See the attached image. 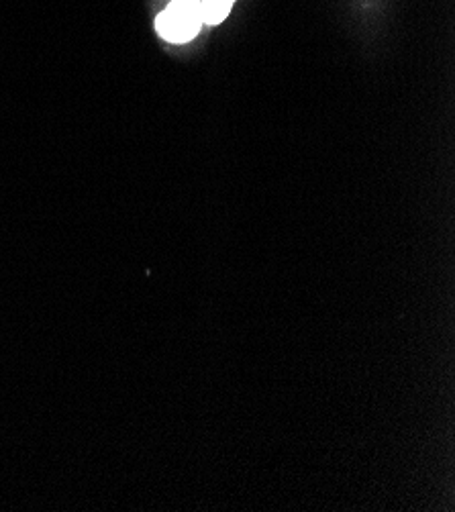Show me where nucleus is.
<instances>
[{
    "mask_svg": "<svg viewBox=\"0 0 455 512\" xmlns=\"http://www.w3.org/2000/svg\"><path fill=\"white\" fill-rule=\"evenodd\" d=\"M202 27L198 0H172L170 7L158 15L156 29L170 43H186L198 35Z\"/></svg>",
    "mask_w": 455,
    "mask_h": 512,
    "instance_id": "nucleus-1",
    "label": "nucleus"
},
{
    "mask_svg": "<svg viewBox=\"0 0 455 512\" xmlns=\"http://www.w3.org/2000/svg\"><path fill=\"white\" fill-rule=\"evenodd\" d=\"M235 0H202L200 3V15H202V23L207 25H219L227 19V15L231 13Z\"/></svg>",
    "mask_w": 455,
    "mask_h": 512,
    "instance_id": "nucleus-2",
    "label": "nucleus"
}]
</instances>
